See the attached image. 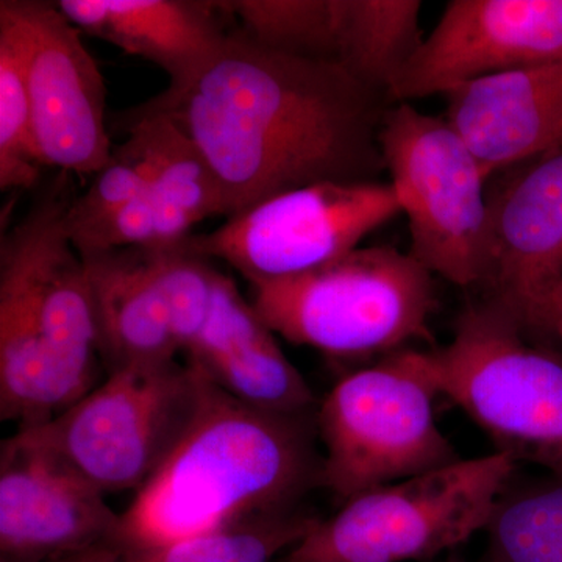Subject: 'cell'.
<instances>
[{
	"label": "cell",
	"mask_w": 562,
	"mask_h": 562,
	"mask_svg": "<svg viewBox=\"0 0 562 562\" xmlns=\"http://www.w3.org/2000/svg\"><path fill=\"white\" fill-rule=\"evenodd\" d=\"M379 94L338 65L265 49L231 29L201 68L136 111L187 133L231 220L306 184L371 180L383 162Z\"/></svg>",
	"instance_id": "1"
},
{
	"label": "cell",
	"mask_w": 562,
	"mask_h": 562,
	"mask_svg": "<svg viewBox=\"0 0 562 562\" xmlns=\"http://www.w3.org/2000/svg\"><path fill=\"white\" fill-rule=\"evenodd\" d=\"M317 442L316 414L261 412L214 384L191 430L120 513L111 546L125 554L147 552L295 508L324 487Z\"/></svg>",
	"instance_id": "2"
},
{
	"label": "cell",
	"mask_w": 562,
	"mask_h": 562,
	"mask_svg": "<svg viewBox=\"0 0 562 562\" xmlns=\"http://www.w3.org/2000/svg\"><path fill=\"white\" fill-rule=\"evenodd\" d=\"M250 292L273 333L335 360L386 357L431 338L432 273L394 247H358L301 276L250 283Z\"/></svg>",
	"instance_id": "3"
},
{
	"label": "cell",
	"mask_w": 562,
	"mask_h": 562,
	"mask_svg": "<svg viewBox=\"0 0 562 562\" xmlns=\"http://www.w3.org/2000/svg\"><path fill=\"white\" fill-rule=\"evenodd\" d=\"M501 303H472L449 346L431 350L439 392L495 452L562 475V349L539 339Z\"/></svg>",
	"instance_id": "4"
},
{
	"label": "cell",
	"mask_w": 562,
	"mask_h": 562,
	"mask_svg": "<svg viewBox=\"0 0 562 562\" xmlns=\"http://www.w3.org/2000/svg\"><path fill=\"white\" fill-rule=\"evenodd\" d=\"M431 350L408 347L342 376L316 409L324 487L346 503L457 461L438 419Z\"/></svg>",
	"instance_id": "5"
},
{
	"label": "cell",
	"mask_w": 562,
	"mask_h": 562,
	"mask_svg": "<svg viewBox=\"0 0 562 562\" xmlns=\"http://www.w3.org/2000/svg\"><path fill=\"white\" fill-rule=\"evenodd\" d=\"M509 454L450 462L342 503L279 562H413L435 560L486 530L516 475Z\"/></svg>",
	"instance_id": "6"
},
{
	"label": "cell",
	"mask_w": 562,
	"mask_h": 562,
	"mask_svg": "<svg viewBox=\"0 0 562 562\" xmlns=\"http://www.w3.org/2000/svg\"><path fill=\"white\" fill-rule=\"evenodd\" d=\"M213 386L191 362H140L109 373L60 416L18 431L103 494L138 492L191 430Z\"/></svg>",
	"instance_id": "7"
},
{
	"label": "cell",
	"mask_w": 562,
	"mask_h": 562,
	"mask_svg": "<svg viewBox=\"0 0 562 562\" xmlns=\"http://www.w3.org/2000/svg\"><path fill=\"white\" fill-rule=\"evenodd\" d=\"M379 147L408 217L409 254L457 286L482 284L490 241V177L460 133L446 117L402 103L384 113Z\"/></svg>",
	"instance_id": "8"
},
{
	"label": "cell",
	"mask_w": 562,
	"mask_h": 562,
	"mask_svg": "<svg viewBox=\"0 0 562 562\" xmlns=\"http://www.w3.org/2000/svg\"><path fill=\"white\" fill-rule=\"evenodd\" d=\"M401 213L391 183L321 181L266 199L191 243L249 284L290 279L358 249Z\"/></svg>",
	"instance_id": "9"
},
{
	"label": "cell",
	"mask_w": 562,
	"mask_h": 562,
	"mask_svg": "<svg viewBox=\"0 0 562 562\" xmlns=\"http://www.w3.org/2000/svg\"><path fill=\"white\" fill-rule=\"evenodd\" d=\"M20 29L33 136L44 168L94 177L113 154L98 63L55 2L2 0Z\"/></svg>",
	"instance_id": "10"
},
{
	"label": "cell",
	"mask_w": 562,
	"mask_h": 562,
	"mask_svg": "<svg viewBox=\"0 0 562 562\" xmlns=\"http://www.w3.org/2000/svg\"><path fill=\"white\" fill-rule=\"evenodd\" d=\"M562 60V0H453L387 94L430 98L512 70Z\"/></svg>",
	"instance_id": "11"
},
{
	"label": "cell",
	"mask_w": 562,
	"mask_h": 562,
	"mask_svg": "<svg viewBox=\"0 0 562 562\" xmlns=\"http://www.w3.org/2000/svg\"><path fill=\"white\" fill-rule=\"evenodd\" d=\"M99 487L24 432L0 447L2 562H58L111 546L120 514Z\"/></svg>",
	"instance_id": "12"
},
{
	"label": "cell",
	"mask_w": 562,
	"mask_h": 562,
	"mask_svg": "<svg viewBox=\"0 0 562 562\" xmlns=\"http://www.w3.org/2000/svg\"><path fill=\"white\" fill-rule=\"evenodd\" d=\"M482 284L487 299L541 336L547 305L562 288V143L490 198Z\"/></svg>",
	"instance_id": "13"
},
{
	"label": "cell",
	"mask_w": 562,
	"mask_h": 562,
	"mask_svg": "<svg viewBox=\"0 0 562 562\" xmlns=\"http://www.w3.org/2000/svg\"><path fill=\"white\" fill-rule=\"evenodd\" d=\"M187 361L225 394L261 412L314 416L316 395L280 349L238 284L220 273L209 319L188 347Z\"/></svg>",
	"instance_id": "14"
},
{
	"label": "cell",
	"mask_w": 562,
	"mask_h": 562,
	"mask_svg": "<svg viewBox=\"0 0 562 562\" xmlns=\"http://www.w3.org/2000/svg\"><path fill=\"white\" fill-rule=\"evenodd\" d=\"M447 98L446 120L487 177L562 143V60L471 81Z\"/></svg>",
	"instance_id": "15"
},
{
	"label": "cell",
	"mask_w": 562,
	"mask_h": 562,
	"mask_svg": "<svg viewBox=\"0 0 562 562\" xmlns=\"http://www.w3.org/2000/svg\"><path fill=\"white\" fill-rule=\"evenodd\" d=\"M58 10L85 35L157 65L169 83L201 68L227 40L231 22L210 0H60Z\"/></svg>",
	"instance_id": "16"
},
{
	"label": "cell",
	"mask_w": 562,
	"mask_h": 562,
	"mask_svg": "<svg viewBox=\"0 0 562 562\" xmlns=\"http://www.w3.org/2000/svg\"><path fill=\"white\" fill-rule=\"evenodd\" d=\"M90 283L99 358L106 373L181 353L147 249L81 255Z\"/></svg>",
	"instance_id": "17"
},
{
	"label": "cell",
	"mask_w": 562,
	"mask_h": 562,
	"mask_svg": "<svg viewBox=\"0 0 562 562\" xmlns=\"http://www.w3.org/2000/svg\"><path fill=\"white\" fill-rule=\"evenodd\" d=\"M335 63L369 90L390 92L419 49V0H335Z\"/></svg>",
	"instance_id": "18"
},
{
	"label": "cell",
	"mask_w": 562,
	"mask_h": 562,
	"mask_svg": "<svg viewBox=\"0 0 562 562\" xmlns=\"http://www.w3.org/2000/svg\"><path fill=\"white\" fill-rule=\"evenodd\" d=\"M319 520L295 506L257 514L147 552L125 554L113 546L101 547L92 553V562H272L290 552Z\"/></svg>",
	"instance_id": "19"
},
{
	"label": "cell",
	"mask_w": 562,
	"mask_h": 562,
	"mask_svg": "<svg viewBox=\"0 0 562 562\" xmlns=\"http://www.w3.org/2000/svg\"><path fill=\"white\" fill-rule=\"evenodd\" d=\"M484 532L479 562H562V475L513 476Z\"/></svg>",
	"instance_id": "20"
},
{
	"label": "cell",
	"mask_w": 562,
	"mask_h": 562,
	"mask_svg": "<svg viewBox=\"0 0 562 562\" xmlns=\"http://www.w3.org/2000/svg\"><path fill=\"white\" fill-rule=\"evenodd\" d=\"M231 29L265 49L335 63V0H221Z\"/></svg>",
	"instance_id": "21"
},
{
	"label": "cell",
	"mask_w": 562,
	"mask_h": 562,
	"mask_svg": "<svg viewBox=\"0 0 562 562\" xmlns=\"http://www.w3.org/2000/svg\"><path fill=\"white\" fill-rule=\"evenodd\" d=\"M125 122H138L146 132L151 157L149 190L160 201L183 211L194 224L225 216L220 181L187 133L157 113L135 110Z\"/></svg>",
	"instance_id": "22"
},
{
	"label": "cell",
	"mask_w": 562,
	"mask_h": 562,
	"mask_svg": "<svg viewBox=\"0 0 562 562\" xmlns=\"http://www.w3.org/2000/svg\"><path fill=\"white\" fill-rule=\"evenodd\" d=\"M20 29L0 2V188L31 190L41 179Z\"/></svg>",
	"instance_id": "23"
},
{
	"label": "cell",
	"mask_w": 562,
	"mask_h": 562,
	"mask_svg": "<svg viewBox=\"0 0 562 562\" xmlns=\"http://www.w3.org/2000/svg\"><path fill=\"white\" fill-rule=\"evenodd\" d=\"M150 176L146 132L138 122H127V139L114 147L110 161L66 211V231L77 251L83 250L122 206L147 190Z\"/></svg>",
	"instance_id": "24"
},
{
	"label": "cell",
	"mask_w": 562,
	"mask_h": 562,
	"mask_svg": "<svg viewBox=\"0 0 562 562\" xmlns=\"http://www.w3.org/2000/svg\"><path fill=\"white\" fill-rule=\"evenodd\" d=\"M147 251L171 314L173 333L184 353L209 319L221 271L192 246L191 236Z\"/></svg>",
	"instance_id": "25"
},
{
	"label": "cell",
	"mask_w": 562,
	"mask_h": 562,
	"mask_svg": "<svg viewBox=\"0 0 562 562\" xmlns=\"http://www.w3.org/2000/svg\"><path fill=\"white\" fill-rule=\"evenodd\" d=\"M541 336L558 344L562 349V288L554 292L547 305L542 317Z\"/></svg>",
	"instance_id": "26"
},
{
	"label": "cell",
	"mask_w": 562,
	"mask_h": 562,
	"mask_svg": "<svg viewBox=\"0 0 562 562\" xmlns=\"http://www.w3.org/2000/svg\"><path fill=\"white\" fill-rule=\"evenodd\" d=\"M94 550H90V552L77 554V557L68 558V560L58 562H92V553H94Z\"/></svg>",
	"instance_id": "27"
},
{
	"label": "cell",
	"mask_w": 562,
	"mask_h": 562,
	"mask_svg": "<svg viewBox=\"0 0 562 562\" xmlns=\"http://www.w3.org/2000/svg\"><path fill=\"white\" fill-rule=\"evenodd\" d=\"M432 562H462V561H457V560H447V561H432Z\"/></svg>",
	"instance_id": "28"
}]
</instances>
